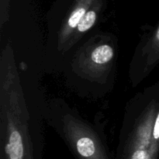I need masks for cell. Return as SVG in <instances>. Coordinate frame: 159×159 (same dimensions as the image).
Instances as JSON below:
<instances>
[{"label": "cell", "instance_id": "obj_1", "mask_svg": "<svg viewBox=\"0 0 159 159\" xmlns=\"http://www.w3.org/2000/svg\"><path fill=\"white\" fill-rule=\"evenodd\" d=\"M159 87H148L127 103L114 159H158Z\"/></svg>", "mask_w": 159, "mask_h": 159}, {"label": "cell", "instance_id": "obj_2", "mask_svg": "<svg viewBox=\"0 0 159 159\" xmlns=\"http://www.w3.org/2000/svg\"><path fill=\"white\" fill-rule=\"evenodd\" d=\"M116 58V48L112 37L96 35L77 51L72 62L73 70L82 79L105 82L112 71Z\"/></svg>", "mask_w": 159, "mask_h": 159}, {"label": "cell", "instance_id": "obj_3", "mask_svg": "<svg viewBox=\"0 0 159 159\" xmlns=\"http://www.w3.org/2000/svg\"><path fill=\"white\" fill-rule=\"evenodd\" d=\"M62 137L77 159H111L97 132L74 111L66 109L60 116Z\"/></svg>", "mask_w": 159, "mask_h": 159}]
</instances>
